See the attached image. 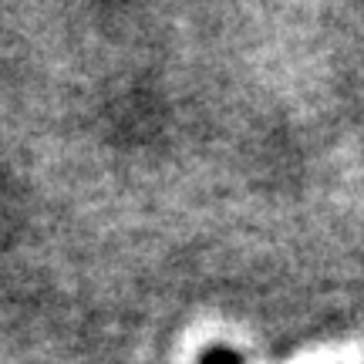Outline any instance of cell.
<instances>
[{
  "instance_id": "cell-1",
  "label": "cell",
  "mask_w": 364,
  "mask_h": 364,
  "mask_svg": "<svg viewBox=\"0 0 364 364\" xmlns=\"http://www.w3.org/2000/svg\"><path fill=\"white\" fill-rule=\"evenodd\" d=\"M199 364H240V354H236L233 348H223L220 344V348H209Z\"/></svg>"
}]
</instances>
